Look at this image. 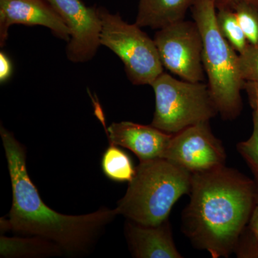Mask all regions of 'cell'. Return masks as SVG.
<instances>
[{
	"instance_id": "e0dca14e",
	"label": "cell",
	"mask_w": 258,
	"mask_h": 258,
	"mask_svg": "<svg viewBox=\"0 0 258 258\" xmlns=\"http://www.w3.org/2000/svg\"><path fill=\"white\" fill-rule=\"evenodd\" d=\"M253 130L250 137L244 142H240L237 146L239 154L243 158L252 175L256 203L258 205V112L252 113Z\"/></svg>"
},
{
	"instance_id": "8992f818",
	"label": "cell",
	"mask_w": 258,
	"mask_h": 258,
	"mask_svg": "<svg viewBox=\"0 0 258 258\" xmlns=\"http://www.w3.org/2000/svg\"><path fill=\"white\" fill-rule=\"evenodd\" d=\"M101 19V45L108 47L124 64L127 77L137 86L149 85L164 73L155 42L137 24H129L119 13L98 8Z\"/></svg>"
},
{
	"instance_id": "8fae6325",
	"label": "cell",
	"mask_w": 258,
	"mask_h": 258,
	"mask_svg": "<svg viewBox=\"0 0 258 258\" xmlns=\"http://www.w3.org/2000/svg\"><path fill=\"white\" fill-rule=\"evenodd\" d=\"M172 135L152 125L131 121L113 123L107 128L110 144L132 151L140 161L163 158Z\"/></svg>"
},
{
	"instance_id": "9a60e30c",
	"label": "cell",
	"mask_w": 258,
	"mask_h": 258,
	"mask_svg": "<svg viewBox=\"0 0 258 258\" xmlns=\"http://www.w3.org/2000/svg\"><path fill=\"white\" fill-rule=\"evenodd\" d=\"M101 167L105 175L116 182H129L136 172L128 154L113 144L103 154Z\"/></svg>"
},
{
	"instance_id": "ac0fdd59",
	"label": "cell",
	"mask_w": 258,
	"mask_h": 258,
	"mask_svg": "<svg viewBox=\"0 0 258 258\" xmlns=\"http://www.w3.org/2000/svg\"><path fill=\"white\" fill-rule=\"evenodd\" d=\"M235 252L238 257H258V205L241 234Z\"/></svg>"
},
{
	"instance_id": "d6986e66",
	"label": "cell",
	"mask_w": 258,
	"mask_h": 258,
	"mask_svg": "<svg viewBox=\"0 0 258 258\" xmlns=\"http://www.w3.org/2000/svg\"><path fill=\"white\" fill-rule=\"evenodd\" d=\"M235 12L239 25L249 45H258V9L246 3L230 7Z\"/></svg>"
},
{
	"instance_id": "4fadbf2b",
	"label": "cell",
	"mask_w": 258,
	"mask_h": 258,
	"mask_svg": "<svg viewBox=\"0 0 258 258\" xmlns=\"http://www.w3.org/2000/svg\"><path fill=\"white\" fill-rule=\"evenodd\" d=\"M196 0H139L136 24L155 30L184 20Z\"/></svg>"
},
{
	"instance_id": "ba28073f",
	"label": "cell",
	"mask_w": 258,
	"mask_h": 258,
	"mask_svg": "<svg viewBox=\"0 0 258 258\" xmlns=\"http://www.w3.org/2000/svg\"><path fill=\"white\" fill-rule=\"evenodd\" d=\"M163 159L194 174L225 166L226 153L210 121H203L173 134Z\"/></svg>"
},
{
	"instance_id": "3957f363",
	"label": "cell",
	"mask_w": 258,
	"mask_h": 258,
	"mask_svg": "<svg viewBox=\"0 0 258 258\" xmlns=\"http://www.w3.org/2000/svg\"><path fill=\"white\" fill-rule=\"evenodd\" d=\"M191 174L163 158L140 161L115 208L118 215L141 225H160L177 200L189 194Z\"/></svg>"
},
{
	"instance_id": "7c38bea8",
	"label": "cell",
	"mask_w": 258,
	"mask_h": 258,
	"mask_svg": "<svg viewBox=\"0 0 258 258\" xmlns=\"http://www.w3.org/2000/svg\"><path fill=\"white\" fill-rule=\"evenodd\" d=\"M125 226L132 254L137 258H181L173 240L169 220L157 226H144L132 221Z\"/></svg>"
},
{
	"instance_id": "603a6c76",
	"label": "cell",
	"mask_w": 258,
	"mask_h": 258,
	"mask_svg": "<svg viewBox=\"0 0 258 258\" xmlns=\"http://www.w3.org/2000/svg\"><path fill=\"white\" fill-rule=\"evenodd\" d=\"M237 3H246L258 9V0H216L217 8L223 6L232 7Z\"/></svg>"
},
{
	"instance_id": "9c48e42d",
	"label": "cell",
	"mask_w": 258,
	"mask_h": 258,
	"mask_svg": "<svg viewBox=\"0 0 258 258\" xmlns=\"http://www.w3.org/2000/svg\"><path fill=\"white\" fill-rule=\"evenodd\" d=\"M67 25L70 40L66 56L73 62L92 60L101 45V19L98 8L81 0H47Z\"/></svg>"
},
{
	"instance_id": "44dd1931",
	"label": "cell",
	"mask_w": 258,
	"mask_h": 258,
	"mask_svg": "<svg viewBox=\"0 0 258 258\" xmlns=\"http://www.w3.org/2000/svg\"><path fill=\"white\" fill-rule=\"evenodd\" d=\"M243 90L247 93L252 109L258 112V83L244 82Z\"/></svg>"
},
{
	"instance_id": "7a4b0ae2",
	"label": "cell",
	"mask_w": 258,
	"mask_h": 258,
	"mask_svg": "<svg viewBox=\"0 0 258 258\" xmlns=\"http://www.w3.org/2000/svg\"><path fill=\"white\" fill-rule=\"evenodd\" d=\"M12 189L13 206L1 228L52 241L69 253L86 252L100 232L118 215L116 210L103 208L88 215H64L42 201L29 176L25 148L3 125L0 129Z\"/></svg>"
},
{
	"instance_id": "5b68a950",
	"label": "cell",
	"mask_w": 258,
	"mask_h": 258,
	"mask_svg": "<svg viewBox=\"0 0 258 258\" xmlns=\"http://www.w3.org/2000/svg\"><path fill=\"white\" fill-rule=\"evenodd\" d=\"M151 86L156 100L151 125L165 133L175 134L218 114L206 83L180 81L164 72Z\"/></svg>"
},
{
	"instance_id": "2e32d148",
	"label": "cell",
	"mask_w": 258,
	"mask_h": 258,
	"mask_svg": "<svg viewBox=\"0 0 258 258\" xmlns=\"http://www.w3.org/2000/svg\"><path fill=\"white\" fill-rule=\"evenodd\" d=\"M217 23L222 36L238 54L248 47L249 42L232 8L228 6L217 8Z\"/></svg>"
},
{
	"instance_id": "52a82bcc",
	"label": "cell",
	"mask_w": 258,
	"mask_h": 258,
	"mask_svg": "<svg viewBox=\"0 0 258 258\" xmlns=\"http://www.w3.org/2000/svg\"><path fill=\"white\" fill-rule=\"evenodd\" d=\"M164 69L189 82H203V42L198 24L181 20L159 29L154 39Z\"/></svg>"
},
{
	"instance_id": "277c9868",
	"label": "cell",
	"mask_w": 258,
	"mask_h": 258,
	"mask_svg": "<svg viewBox=\"0 0 258 258\" xmlns=\"http://www.w3.org/2000/svg\"><path fill=\"white\" fill-rule=\"evenodd\" d=\"M190 10L203 37V67L212 100L222 119H235L242 111L244 83L239 71V54L217 26L216 0H196Z\"/></svg>"
},
{
	"instance_id": "30bf717a",
	"label": "cell",
	"mask_w": 258,
	"mask_h": 258,
	"mask_svg": "<svg viewBox=\"0 0 258 258\" xmlns=\"http://www.w3.org/2000/svg\"><path fill=\"white\" fill-rule=\"evenodd\" d=\"M13 25H40L69 42L70 31L47 0H0V46L4 47Z\"/></svg>"
},
{
	"instance_id": "ffe728a7",
	"label": "cell",
	"mask_w": 258,
	"mask_h": 258,
	"mask_svg": "<svg viewBox=\"0 0 258 258\" xmlns=\"http://www.w3.org/2000/svg\"><path fill=\"white\" fill-rule=\"evenodd\" d=\"M238 67L244 82L258 83V45H249L239 54Z\"/></svg>"
},
{
	"instance_id": "6da1fadb",
	"label": "cell",
	"mask_w": 258,
	"mask_h": 258,
	"mask_svg": "<svg viewBox=\"0 0 258 258\" xmlns=\"http://www.w3.org/2000/svg\"><path fill=\"white\" fill-rule=\"evenodd\" d=\"M189 195L183 232L212 257H228L257 205L253 180L222 166L191 174Z\"/></svg>"
},
{
	"instance_id": "5bb4252c",
	"label": "cell",
	"mask_w": 258,
	"mask_h": 258,
	"mask_svg": "<svg viewBox=\"0 0 258 258\" xmlns=\"http://www.w3.org/2000/svg\"><path fill=\"white\" fill-rule=\"evenodd\" d=\"M62 251L52 241L37 236L30 239L1 237L2 257H47L58 255Z\"/></svg>"
},
{
	"instance_id": "7402d4cb",
	"label": "cell",
	"mask_w": 258,
	"mask_h": 258,
	"mask_svg": "<svg viewBox=\"0 0 258 258\" xmlns=\"http://www.w3.org/2000/svg\"><path fill=\"white\" fill-rule=\"evenodd\" d=\"M12 63L8 56L5 55L4 52L0 53V81L1 83H5L8 81L11 76Z\"/></svg>"
}]
</instances>
